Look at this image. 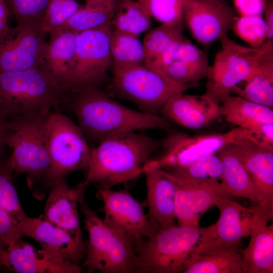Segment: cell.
<instances>
[{"label":"cell","instance_id":"1","mask_svg":"<svg viewBox=\"0 0 273 273\" xmlns=\"http://www.w3.org/2000/svg\"><path fill=\"white\" fill-rule=\"evenodd\" d=\"M60 107L75 116L77 125L87 141L98 143L120 133L166 128L170 125L164 116L136 111L114 101L98 85L70 88Z\"/></svg>","mask_w":273,"mask_h":273},{"label":"cell","instance_id":"2","mask_svg":"<svg viewBox=\"0 0 273 273\" xmlns=\"http://www.w3.org/2000/svg\"><path fill=\"white\" fill-rule=\"evenodd\" d=\"M161 145V142L138 131L106 138L91 148L83 183L86 187L97 184L111 189L135 178L143 173L149 158Z\"/></svg>","mask_w":273,"mask_h":273},{"label":"cell","instance_id":"3","mask_svg":"<svg viewBox=\"0 0 273 273\" xmlns=\"http://www.w3.org/2000/svg\"><path fill=\"white\" fill-rule=\"evenodd\" d=\"M65 92L39 66L0 72V120L46 117L60 106Z\"/></svg>","mask_w":273,"mask_h":273},{"label":"cell","instance_id":"4","mask_svg":"<svg viewBox=\"0 0 273 273\" xmlns=\"http://www.w3.org/2000/svg\"><path fill=\"white\" fill-rule=\"evenodd\" d=\"M89 236L83 263L88 272L139 273L140 260L134 239L106 224L87 205L84 193L79 201Z\"/></svg>","mask_w":273,"mask_h":273},{"label":"cell","instance_id":"5","mask_svg":"<svg viewBox=\"0 0 273 273\" xmlns=\"http://www.w3.org/2000/svg\"><path fill=\"white\" fill-rule=\"evenodd\" d=\"M48 116L4 121L5 145L12 150L6 162L13 173L26 174L30 183L44 180L50 167L46 136Z\"/></svg>","mask_w":273,"mask_h":273},{"label":"cell","instance_id":"6","mask_svg":"<svg viewBox=\"0 0 273 273\" xmlns=\"http://www.w3.org/2000/svg\"><path fill=\"white\" fill-rule=\"evenodd\" d=\"M199 229L173 224L159 229L145 241L134 242L141 263L139 273L183 272L199 241Z\"/></svg>","mask_w":273,"mask_h":273},{"label":"cell","instance_id":"7","mask_svg":"<svg viewBox=\"0 0 273 273\" xmlns=\"http://www.w3.org/2000/svg\"><path fill=\"white\" fill-rule=\"evenodd\" d=\"M46 136L51 164L44 181L50 188L68 174L85 169L91 148L78 125L60 112L49 115Z\"/></svg>","mask_w":273,"mask_h":273},{"label":"cell","instance_id":"8","mask_svg":"<svg viewBox=\"0 0 273 273\" xmlns=\"http://www.w3.org/2000/svg\"><path fill=\"white\" fill-rule=\"evenodd\" d=\"M112 84L120 97L135 104L141 111L154 114L171 97L198 86L176 83L145 65L113 69Z\"/></svg>","mask_w":273,"mask_h":273},{"label":"cell","instance_id":"9","mask_svg":"<svg viewBox=\"0 0 273 273\" xmlns=\"http://www.w3.org/2000/svg\"><path fill=\"white\" fill-rule=\"evenodd\" d=\"M248 140L247 129L238 127L223 133L192 136L183 132L170 134L162 142L163 152L158 158L149 160L143 173L156 169L187 166L203 157L215 154L228 145Z\"/></svg>","mask_w":273,"mask_h":273},{"label":"cell","instance_id":"10","mask_svg":"<svg viewBox=\"0 0 273 273\" xmlns=\"http://www.w3.org/2000/svg\"><path fill=\"white\" fill-rule=\"evenodd\" d=\"M221 48L209 66L204 95L217 104L230 95L238 84L245 81L263 50L241 45L228 35L220 40Z\"/></svg>","mask_w":273,"mask_h":273},{"label":"cell","instance_id":"11","mask_svg":"<svg viewBox=\"0 0 273 273\" xmlns=\"http://www.w3.org/2000/svg\"><path fill=\"white\" fill-rule=\"evenodd\" d=\"M220 215L214 224L200 227V237L193 253L203 254L239 248L241 239L250 235L256 206L246 208L230 198H222L215 204Z\"/></svg>","mask_w":273,"mask_h":273},{"label":"cell","instance_id":"12","mask_svg":"<svg viewBox=\"0 0 273 273\" xmlns=\"http://www.w3.org/2000/svg\"><path fill=\"white\" fill-rule=\"evenodd\" d=\"M111 25L77 33L75 64L71 87L100 85L112 64L110 50Z\"/></svg>","mask_w":273,"mask_h":273},{"label":"cell","instance_id":"13","mask_svg":"<svg viewBox=\"0 0 273 273\" xmlns=\"http://www.w3.org/2000/svg\"><path fill=\"white\" fill-rule=\"evenodd\" d=\"M166 171L175 183V215L181 226L200 228L205 212L221 198L232 196L217 180L193 179Z\"/></svg>","mask_w":273,"mask_h":273},{"label":"cell","instance_id":"14","mask_svg":"<svg viewBox=\"0 0 273 273\" xmlns=\"http://www.w3.org/2000/svg\"><path fill=\"white\" fill-rule=\"evenodd\" d=\"M37 23H17L0 33V72L37 67L46 41Z\"/></svg>","mask_w":273,"mask_h":273},{"label":"cell","instance_id":"15","mask_svg":"<svg viewBox=\"0 0 273 273\" xmlns=\"http://www.w3.org/2000/svg\"><path fill=\"white\" fill-rule=\"evenodd\" d=\"M98 195L104 203L103 221L130 235L134 242L149 238L159 230L145 214L142 205L127 191H115L99 187Z\"/></svg>","mask_w":273,"mask_h":273},{"label":"cell","instance_id":"16","mask_svg":"<svg viewBox=\"0 0 273 273\" xmlns=\"http://www.w3.org/2000/svg\"><path fill=\"white\" fill-rule=\"evenodd\" d=\"M237 17L235 10L218 0H184L183 20L205 47L227 36Z\"/></svg>","mask_w":273,"mask_h":273},{"label":"cell","instance_id":"17","mask_svg":"<svg viewBox=\"0 0 273 273\" xmlns=\"http://www.w3.org/2000/svg\"><path fill=\"white\" fill-rule=\"evenodd\" d=\"M23 237L35 240L40 248L62 261L80 265L86 252L83 237L77 236L48 220L42 214L27 216L19 225Z\"/></svg>","mask_w":273,"mask_h":273},{"label":"cell","instance_id":"18","mask_svg":"<svg viewBox=\"0 0 273 273\" xmlns=\"http://www.w3.org/2000/svg\"><path fill=\"white\" fill-rule=\"evenodd\" d=\"M3 266L19 273H80V265L61 260L21 239L6 249Z\"/></svg>","mask_w":273,"mask_h":273},{"label":"cell","instance_id":"19","mask_svg":"<svg viewBox=\"0 0 273 273\" xmlns=\"http://www.w3.org/2000/svg\"><path fill=\"white\" fill-rule=\"evenodd\" d=\"M49 34L39 66L66 91L75 64L77 33L64 24Z\"/></svg>","mask_w":273,"mask_h":273},{"label":"cell","instance_id":"20","mask_svg":"<svg viewBox=\"0 0 273 273\" xmlns=\"http://www.w3.org/2000/svg\"><path fill=\"white\" fill-rule=\"evenodd\" d=\"M226 147L239 160L254 183L264 205L273 207V150L243 140Z\"/></svg>","mask_w":273,"mask_h":273},{"label":"cell","instance_id":"21","mask_svg":"<svg viewBox=\"0 0 273 273\" xmlns=\"http://www.w3.org/2000/svg\"><path fill=\"white\" fill-rule=\"evenodd\" d=\"M256 212L250 235L251 239L242 257L246 273L273 272V208L256 205Z\"/></svg>","mask_w":273,"mask_h":273},{"label":"cell","instance_id":"22","mask_svg":"<svg viewBox=\"0 0 273 273\" xmlns=\"http://www.w3.org/2000/svg\"><path fill=\"white\" fill-rule=\"evenodd\" d=\"M163 116L189 129L205 127L219 118V105L203 94L171 97L160 109Z\"/></svg>","mask_w":273,"mask_h":273},{"label":"cell","instance_id":"23","mask_svg":"<svg viewBox=\"0 0 273 273\" xmlns=\"http://www.w3.org/2000/svg\"><path fill=\"white\" fill-rule=\"evenodd\" d=\"M86 187L83 181L70 188L64 178L60 179L50 188L43 215L56 225L82 237L77 205Z\"/></svg>","mask_w":273,"mask_h":273},{"label":"cell","instance_id":"24","mask_svg":"<svg viewBox=\"0 0 273 273\" xmlns=\"http://www.w3.org/2000/svg\"><path fill=\"white\" fill-rule=\"evenodd\" d=\"M147 188V214L159 229L174 224L175 185L168 173L156 169L144 173Z\"/></svg>","mask_w":273,"mask_h":273},{"label":"cell","instance_id":"25","mask_svg":"<svg viewBox=\"0 0 273 273\" xmlns=\"http://www.w3.org/2000/svg\"><path fill=\"white\" fill-rule=\"evenodd\" d=\"M244 88L235 87L232 93L256 103L273 108V41L263 44L262 53L245 80Z\"/></svg>","mask_w":273,"mask_h":273},{"label":"cell","instance_id":"26","mask_svg":"<svg viewBox=\"0 0 273 273\" xmlns=\"http://www.w3.org/2000/svg\"><path fill=\"white\" fill-rule=\"evenodd\" d=\"M222 164L221 184L232 195L249 199L253 205H263L254 183L237 158L226 147L218 152Z\"/></svg>","mask_w":273,"mask_h":273},{"label":"cell","instance_id":"27","mask_svg":"<svg viewBox=\"0 0 273 273\" xmlns=\"http://www.w3.org/2000/svg\"><path fill=\"white\" fill-rule=\"evenodd\" d=\"M219 114L228 123L243 128L273 123L272 108L237 95H230L222 101Z\"/></svg>","mask_w":273,"mask_h":273},{"label":"cell","instance_id":"28","mask_svg":"<svg viewBox=\"0 0 273 273\" xmlns=\"http://www.w3.org/2000/svg\"><path fill=\"white\" fill-rule=\"evenodd\" d=\"M184 273H246L239 248L203 254L193 252L187 259Z\"/></svg>","mask_w":273,"mask_h":273},{"label":"cell","instance_id":"29","mask_svg":"<svg viewBox=\"0 0 273 273\" xmlns=\"http://www.w3.org/2000/svg\"><path fill=\"white\" fill-rule=\"evenodd\" d=\"M110 50L113 69L145 65V50L138 35L111 28Z\"/></svg>","mask_w":273,"mask_h":273},{"label":"cell","instance_id":"30","mask_svg":"<svg viewBox=\"0 0 273 273\" xmlns=\"http://www.w3.org/2000/svg\"><path fill=\"white\" fill-rule=\"evenodd\" d=\"M117 0H97L86 3L65 24L76 33L111 25Z\"/></svg>","mask_w":273,"mask_h":273},{"label":"cell","instance_id":"31","mask_svg":"<svg viewBox=\"0 0 273 273\" xmlns=\"http://www.w3.org/2000/svg\"><path fill=\"white\" fill-rule=\"evenodd\" d=\"M151 25V17L135 0H117L111 22L113 29L139 36Z\"/></svg>","mask_w":273,"mask_h":273},{"label":"cell","instance_id":"32","mask_svg":"<svg viewBox=\"0 0 273 273\" xmlns=\"http://www.w3.org/2000/svg\"><path fill=\"white\" fill-rule=\"evenodd\" d=\"M183 24H161L149 31L143 44L145 53V64L163 51L174 39L183 34Z\"/></svg>","mask_w":273,"mask_h":273},{"label":"cell","instance_id":"33","mask_svg":"<svg viewBox=\"0 0 273 273\" xmlns=\"http://www.w3.org/2000/svg\"><path fill=\"white\" fill-rule=\"evenodd\" d=\"M232 26L234 33L250 47L258 48L267 40L262 16H237Z\"/></svg>","mask_w":273,"mask_h":273},{"label":"cell","instance_id":"34","mask_svg":"<svg viewBox=\"0 0 273 273\" xmlns=\"http://www.w3.org/2000/svg\"><path fill=\"white\" fill-rule=\"evenodd\" d=\"M151 18L161 24L183 23L184 0H137Z\"/></svg>","mask_w":273,"mask_h":273},{"label":"cell","instance_id":"35","mask_svg":"<svg viewBox=\"0 0 273 273\" xmlns=\"http://www.w3.org/2000/svg\"><path fill=\"white\" fill-rule=\"evenodd\" d=\"M168 170V171L191 178L217 180H221L223 171L221 159L215 154L201 158L187 166Z\"/></svg>","mask_w":273,"mask_h":273},{"label":"cell","instance_id":"36","mask_svg":"<svg viewBox=\"0 0 273 273\" xmlns=\"http://www.w3.org/2000/svg\"><path fill=\"white\" fill-rule=\"evenodd\" d=\"M82 6L76 0H49L40 25L42 31L49 34L55 28L65 24Z\"/></svg>","mask_w":273,"mask_h":273},{"label":"cell","instance_id":"37","mask_svg":"<svg viewBox=\"0 0 273 273\" xmlns=\"http://www.w3.org/2000/svg\"><path fill=\"white\" fill-rule=\"evenodd\" d=\"M10 13L17 23H39L47 11L49 0H5Z\"/></svg>","mask_w":273,"mask_h":273},{"label":"cell","instance_id":"38","mask_svg":"<svg viewBox=\"0 0 273 273\" xmlns=\"http://www.w3.org/2000/svg\"><path fill=\"white\" fill-rule=\"evenodd\" d=\"M163 73L179 84H198L207 77V74L181 61L174 59L164 70Z\"/></svg>","mask_w":273,"mask_h":273},{"label":"cell","instance_id":"39","mask_svg":"<svg viewBox=\"0 0 273 273\" xmlns=\"http://www.w3.org/2000/svg\"><path fill=\"white\" fill-rule=\"evenodd\" d=\"M175 59L189 64L207 75L210 65L207 54L185 37L179 46Z\"/></svg>","mask_w":273,"mask_h":273},{"label":"cell","instance_id":"40","mask_svg":"<svg viewBox=\"0 0 273 273\" xmlns=\"http://www.w3.org/2000/svg\"><path fill=\"white\" fill-rule=\"evenodd\" d=\"M23 237L19 224L0 205V244L6 249Z\"/></svg>","mask_w":273,"mask_h":273},{"label":"cell","instance_id":"41","mask_svg":"<svg viewBox=\"0 0 273 273\" xmlns=\"http://www.w3.org/2000/svg\"><path fill=\"white\" fill-rule=\"evenodd\" d=\"M184 37L183 34L177 37L163 51L146 62L145 65L163 73L164 70L175 59L179 46Z\"/></svg>","mask_w":273,"mask_h":273},{"label":"cell","instance_id":"42","mask_svg":"<svg viewBox=\"0 0 273 273\" xmlns=\"http://www.w3.org/2000/svg\"><path fill=\"white\" fill-rule=\"evenodd\" d=\"M246 128L248 130L249 140L273 150V123L260 124Z\"/></svg>","mask_w":273,"mask_h":273},{"label":"cell","instance_id":"43","mask_svg":"<svg viewBox=\"0 0 273 273\" xmlns=\"http://www.w3.org/2000/svg\"><path fill=\"white\" fill-rule=\"evenodd\" d=\"M266 0H233L240 16H262Z\"/></svg>","mask_w":273,"mask_h":273},{"label":"cell","instance_id":"44","mask_svg":"<svg viewBox=\"0 0 273 273\" xmlns=\"http://www.w3.org/2000/svg\"><path fill=\"white\" fill-rule=\"evenodd\" d=\"M264 21L266 30L267 41H272L273 39V2L266 0L264 12Z\"/></svg>","mask_w":273,"mask_h":273},{"label":"cell","instance_id":"45","mask_svg":"<svg viewBox=\"0 0 273 273\" xmlns=\"http://www.w3.org/2000/svg\"><path fill=\"white\" fill-rule=\"evenodd\" d=\"M10 13L6 1L0 2V33L9 27L8 19Z\"/></svg>","mask_w":273,"mask_h":273},{"label":"cell","instance_id":"46","mask_svg":"<svg viewBox=\"0 0 273 273\" xmlns=\"http://www.w3.org/2000/svg\"><path fill=\"white\" fill-rule=\"evenodd\" d=\"M5 147L4 143V121L0 120V160L3 159V153Z\"/></svg>","mask_w":273,"mask_h":273},{"label":"cell","instance_id":"47","mask_svg":"<svg viewBox=\"0 0 273 273\" xmlns=\"http://www.w3.org/2000/svg\"><path fill=\"white\" fill-rule=\"evenodd\" d=\"M5 250V249L2 247V246L0 244V269L1 267L3 266L2 262V257Z\"/></svg>","mask_w":273,"mask_h":273},{"label":"cell","instance_id":"48","mask_svg":"<svg viewBox=\"0 0 273 273\" xmlns=\"http://www.w3.org/2000/svg\"><path fill=\"white\" fill-rule=\"evenodd\" d=\"M85 2V3H88V2H92V1H97V0H84Z\"/></svg>","mask_w":273,"mask_h":273},{"label":"cell","instance_id":"49","mask_svg":"<svg viewBox=\"0 0 273 273\" xmlns=\"http://www.w3.org/2000/svg\"><path fill=\"white\" fill-rule=\"evenodd\" d=\"M218 1H221V2H223V1H224V0H218Z\"/></svg>","mask_w":273,"mask_h":273},{"label":"cell","instance_id":"50","mask_svg":"<svg viewBox=\"0 0 273 273\" xmlns=\"http://www.w3.org/2000/svg\"><path fill=\"white\" fill-rule=\"evenodd\" d=\"M5 0H0V2L4 1Z\"/></svg>","mask_w":273,"mask_h":273}]
</instances>
